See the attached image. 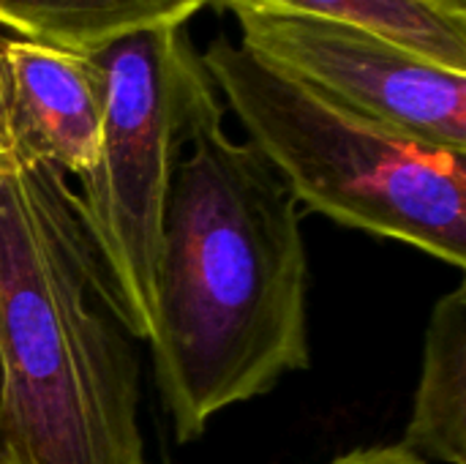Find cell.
Segmentation results:
<instances>
[{
	"instance_id": "obj_5",
	"label": "cell",
	"mask_w": 466,
	"mask_h": 464,
	"mask_svg": "<svg viewBox=\"0 0 466 464\" xmlns=\"http://www.w3.org/2000/svg\"><path fill=\"white\" fill-rule=\"evenodd\" d=\"M240 44L319 96L466 153V74L437 66L369 30L309 19L232 14Z\"/></svg>"
},
{
	"instance_id": "obj_7",
	"label": "cell",
	"mask_w": 466,
	"mask_h": 464,
	"mask_svg": "<svg viewBox=\"0 0 466 464\" xmlns=\"http://www.w3.org/2000/svg\"><path fill=\"white\" fill-rule=\"evenodd\" d=\"M401 446L426 462L466 464V290L442 295L429 317L423 369Z\"/></svg>"
},
{
	"instance_id": "obj_14",
	"label": "cell",
	"mask_w": 466,
	"mask_h": 464,
	"mask_svg": "<svg viewBox=\"0 0 466 464\" xmlns=\"http://www.w3.org/2000/svg\"><path fill=\"white\" fill-rule=\"evenodd\" d=\"M164 464H172V459H169V457H164Z\"/></svg>"
},
{
	"instance_id": "obj_11",
	"label": "cell",
	"mask_w": 466,
	"mask_h": 464,
	"mask_svg": "<svg viewBox=\"0 0 466 464\" xmlns=\"http://www.w3.org/2000/svg\"><path fill=\"white\" fill-rule=\"evenodd\" d=\"M0 38H3V30H0ZM14 145L8 139V131H5V112H3V74H0V164L8 161L14 156Z\"/></svg>"
},
{
	"instance_id": "obj_9",
	"label": "cell",
	"mask_w": 466,
	"mask_h": 464,
	"mask_svg": "<svg viewBox=\"0 0 466 464\" xmlns=\"http://www.w3.org/2000/svg\"><path fill=\"white\" fill-rule=\"evenodd\" d=\"M210 0H0V30L93 55L126 36L188 25Z\"/></svg>"
},
{
	"instance_id": "obj_8",
	"label": "cell",
	"mask_w": 466,
	"mask_h": 464,
	"mask_svg": "<svg viewBox=\"0 0 466 464\" xmlns=\"http://www.w3.org/2000/svg\"><path fill=\"white\" fill-rule=\"evenodd\" d=\"M232 14L328 19L382 36L437 66L466 74V14L429 0H210Z\"/></svg>"
},
{
	"instance_id": "obj_3",
	"label": "cell",
	"mask_w": 466,
	"mask_h": 464,
	"mask_svg": "<svg viewBox=\"0 0 466 464\" xmlns=\"http://www.w3.org/2000/svg\"><path fill=\"white\" fill-rule=\"evenodd\" d=\"M199 57L246 142L300 208L464 268L466 153L319 96L227 33L213 36Z\"/></svg>"
},
{
	"instance_id": "obj_2",
	"label": "cell",
	"mask_w": 466,
	"mask_h": 464,
	"mask_svg": "<svg viewBox=\"0 0 466 464\" xmlns=\"http://www.w3.org/2000/svg\"><path fill=\"white\" fill-rule=\"evenodd\" d=\"M0 449L14 464H150L139 358L79 194L52 164H0Z\"/></svg>"
},
{
	"instance_id": "obj_13",
	"label": "cell",
	"mask_w": 466,
	"mask_h": 464,
	"mask_svg": "<svg viewBox=\"0 0 466 464\" xmlns=\"http://www.w3.org/2000/svg\"><path fill=\"white\" fill-rule=\"evenodd\" d=\"M0 464H14L8 457H5V451H3V449H0Z\"/></svg>"
},
{
	"instance_id": "obj_4",
	"label": "cell",
	"mask_w": 466,
	"mask_h": 464,
	"mask_svg": "<svg viewBox=\"0 0 466 464\" xmlns=\"http://www.w3.org/2000/svg\"><path fill=\"white\" fill-rule=\"evenodd\" d=\"M93 57L104 71L101 145L76 194L115 314L147 342L167 191L205 66L186 25L126 36Z\"/></svg>"
},
{
	"instance_id": "obj_6",
	"label": "cell",
	"mask_w": 466,
	"mask_h": 464,
	"mask_svg": "<svg viewBox=\"0 0 466 464\" xmlns=\"http://www.w3.org/2000/svg\"><path fill=\"white\" fill-rule=\"evenodd\" d=\"M5 131L19 156L82 180L101 145L104 71L93 55L38 38H0Z\"/></svg>"
},
{
	"instance_id": "obj_12",
	"label": "cell",
	"mask_w": 466,
	"mask_h": 464,
	"mask_svg": "<svg viewBox=\"0 0 466 464\" xmlns=\"http://www.w3.org/2000/svg\"><path fill=\"white\" fill-rule=\"evenodd\" d=\"M429 3H434L445 11H453V14H466V0H429Z\"/></svg>"
},
{
	"instance_id": "obj_1",
	"label": "cell",
	"mask_w": 466,
	"mask_h": 464,
	"mask_svg": "<svg viewBox=\"0 0 466 464\" xmlns=\"http://www.w3.org/2000/svg\"><path fill=\"white\" fill-rule=\"evenodd\" d=\"M197 79L172 170L153 276L150 353L177 443L311 364L300 205L251 142L224 129Z\"/></svg>"
},
{
	"instance_id": "obj_10",
	"label": "cell",
	"mask_w": 466,
	"mask_h": 464,
	"mask_svg": "<svg viewBox=\"0 0 466 464\" xmlns=\"http://www.w3.org/2000/svg\"><path fill=\"white\" fill-rule=\"evenodd\" d=\"M330 464H431L426 462L423 457L412 454L410 449H404L401 443L393 446H371V449H358L350 451L339 459H333Z\"/></svg>"
}]
</instances>
